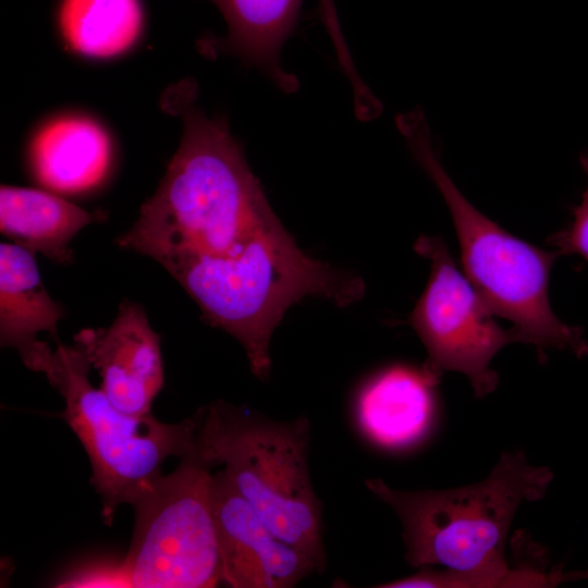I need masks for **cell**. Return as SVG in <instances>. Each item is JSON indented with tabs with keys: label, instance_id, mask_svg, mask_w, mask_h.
<instances>
[{
	"label": "cell",
	"instance_id": "obj_3",
	"mask_svg": "<svg viewBox=\"0 0 588 588\" xmlns=\"http://www.w3.org/2000/svg\"><path fill=\"white\" fill-rule=\"evenodd\" d=\"M193 455L222 464L240 494L281 540L326 567L322 505L309 475L306 417L277 421L224 401L198 409Z\"/></svg>",
	"mask_w": 588,
	"mask_h": 588
},
{
	"label": "cell",
	"instance_id": "obj_13",
	"mask_svg": "<svg viewBox=\"0 0 588 588\" xmlns=\"http://www.w3.org/2000/svg\"><path fill=\"white\" fill-rule=\"evenodd\" d=\"M223 15L228 35L205 40L210 51L232 53L270 77L285 93L294 91L298 82L280 63V50L292 35L304 0H208Z\"/></svg>",
	"mask_w": 588,
	"mask_h": 588
},
{
	"label": "cell",
	"instance_id": "obj_15",
	"mask_svg": "<svg viewBox=\"0 0 588 588\" xmlns=\"http://www.w3.org/2000/svg\"><path fill=\"white\" fill-rule=\"evenodd\" d=\"M144 25L140 0H61L58 26L65 44L90 58L130 49Z\"/></svg>",
	"mask_w": 588,
	"mask_h": 588
},
{
	"label": "cell",
	"instance_id": "obj_14",
	"mask_svg": "<svg viewBox=\"0 0 588 588\" xmlns=\"http://www.w3.org/2000/svg\"><path fill=\"white\" fill-rule=\"evenodd\" d=\"M105 217L101 211L89 212L44 191L8 185L0 188L1 233L58 264L72 262L71 240Z\"/></svg>",
	"mask_w": 588,
	"mask_h": 588
},
{
	"label": "cell",
	"instance_id": "obj_2",
	"mask_svg": "<svg viewBox=\"0 0 588 588\" xmlns=\"http://www.w3.org/2000/svg\"><path fill=\"white\" fill-rule=\"evenodd\" d=\"M552 479L524 453L505 452L485 480L465 487L404 491L381 479L365 483L399 516L406 562L425 567L408 577L411 587H532L531 568H511L504 547L519 505L542 499Z\"/></svg>",
	"mask_w": 588,
	"mask_h": 588
},
{
	"label": "cell",
	"instance_id": "obj_9",
	"mask_svg": "<svg viewBox=\"0 0 588 588\" xmlns=\"http://www.w3.org/2000/svg\"><path fill=\"white\" fill-rule=\"evenodd\" d=\"M74 343L98 369L100 389L118 409L132 416L151 413L163 366L159 335L139 305L122 303L109 328L83 329Z\"/></svg>",
	"mask_w": 588,
	"mask_h": 588
},
{
	"label": "cell",
	"instance_id": "obj_10",
	"mask_svg": "<svg viewBox=\"0 0 588 588\" xmlns=\"http://www.w3.org/2000/svg\"><path fill=\"white\" fill-rule=\"evenodd\" d=\"M437 383L424 368L402 365L375 375L356 399L355 415L362 433L388 450L417 443L432 422Z\"/></svg>",
	"mask_w": 588,
	"mask_h": 588
},
{
	"label": "cell",
	"instance_id": "obj_12",
	"mask_svg": "<svg viewBox=\"0 0 588 588\" xmlns=\"http://www.w3.org/2000/svg\"><path fill=\"white\" fill-rule=\"evenodd\" d=\"M110 156L106 131L94 120L77 115L47 122L35 134L29 150L36 179L61 193L96 186L108 171Z\"/></svg>",
	"mask_w": 588,
	"mask_h": 588
},
{
	"label": "cell",
	"instance_id": "obj_6",
	"mask_svg": "<svg viewBox=\"0 0 588 588\" xmlns=\"http://www.w3.org/2000/svg\"><path fill=\"white\" fill-rule=\"evenodd\" d=\"M211 466L191 454L132 505L134 532L122 560L97 561V587L210 588L222 583Z\"/></svg>",
	"mask_w": 588,
	"mask_h": 588
},
{
	"label": "cell",
	"instance_id": "obj_8",
	"mask_svg": "<svg viewBox=\"0 0 588 588\" xmlns=\"http://www.w3.org/2000/svg\"><path fill=\"white\" fill-rule=\"evenodd\" d=\"M212 513L222 581L233 588H289L317 572L302 551L277 537L225 474L212 476Z\"/></svg>",
	"mask_w": 588,
	"mask_h": 588
},
{
	"label": "cell",
	"instance_id": "obj_7",
	"mask_svg": "<svg viewBox=\"0 0 588 588\" xmlns=\"http://www.w3.org/2000/svg\"><path fill=\"white\" fill-rule=\"evenodd\" d=\"M414 247L431 266L427 286L409 316L428 354L422 368L437 381L445 371L465 375L477 397L493 392L499 378L490 362L503 346L519 342L518 336L494 320L441 238L420 236Z\"/></svg>",
	"mask_w": 588,
	"mask_h": 588
},
{
	"label": "cell",
	"instance_id": "obj_5",
	"mask_svg": "<svg viewBox=\"0 0 588 588\" xmlns=\"http://www.w3.org/2000/svg\"><path fill=\"white\" fill-rule=\"evenodd\" d=\"M90 367L78 347L58 343L39 372L64 399L62 416L89 457L90 481L101 497L105 523L111 525L121 504L133 505L162 475L168 457L194 452L199 415L197 411L177 424L162 422L151 413L127 415L91 385Z\"/></svg>",
	"mask_w": 588,
	"mask_h": 588
},
{
	"label": "cell",
	"instance_id": "obj_4",
	"mask_svg": "<svg viewBox=\"0 0 588 588\" xmlns=\"http://www.w3.org/2000/svg\"><path fill=\"white\" fill-rule=\"evenodd\" d=\"M397 126L417 162L442 195L453 220L467 279L495 316L512 322L519 342L588 357L583 330L560 320L549 301L552 265L560 255L519 240L474 207L446 173L422 113L401 114Z\"/></svg>",
	"mask_w": 588,
	"mask_h": 588
},
{
	"label": "cell",
	"instance_id": "obj_16",
	"mask_svg": "<svg viewBox=\"0 0 588 588\" xmlns=\"http://www.w3.org/2000/svg\"><path fill=\"white\" fill-rule=\"evenodd\" d=\"M580 162L588 179V151L581 156ZM548 244L559 255L577 254L588 260V183L580 204L574 210L573 222L550 236Z\"/></svg>",
	"mask_w": 588,
	"mask_h": 588
},
{
	"label": "cell",
	"instance_id": "obj_17",
	"mask_svg": "<svg viewBox=\"0 0 588 588\" xmlns=\"http://www.w3.org/2000/svg\"><path fill=\"white\" fill-rule=\"evenodd\" d=\"M333 4V0H320V7L322 8H330Z\"/></svg>",
	"mask_w": 588,
	"mask_h": 588
},
{
	"label": "cell",
	"instance_id": "obj_1",
	"mask_svg": "<svg viewBox=\"0 0 588 588\" xmlns=\"http://www.w3.org/2000/svg\"><path fill=\"white\" fill-rule=\"evenodd\" d=\"M183 123L158 189L117 244L163 266L266 379L271 334L290 306L306 296L345 306L364 286L296 246L224 119L191 110Z\"/></svg>",
	"mask_w": 588,
	"mask_h": 588
},
{
	"label": "cell",
	"instance_id": "obj_11",
	"mask_svg": "<svg viewBox=\"0 0 588 588\" xmlns=\"http://www.w3.org/2000/svg\"><path fill=\"white\" fill-rule=\"evenodd\" d=\"M64 310L47 293L34 253L16 244L0 245V342L19 351L24 364L37 371L51 350L37 340L39 332L58 339Z\"/></svg>",
	"mask_w": 588,
	"mask_h": 588
}]
</instances>
